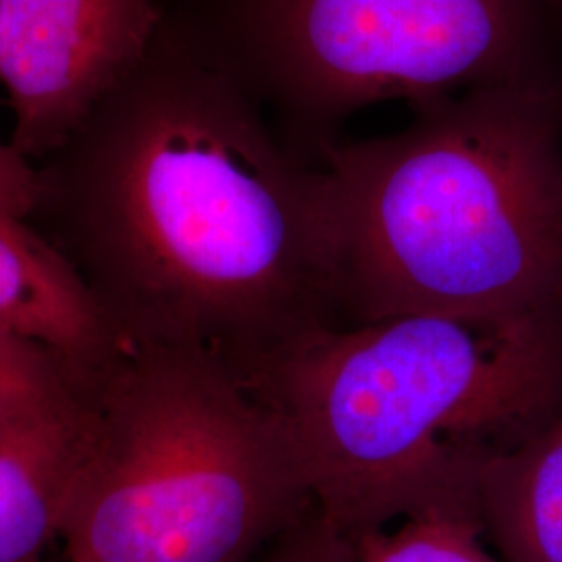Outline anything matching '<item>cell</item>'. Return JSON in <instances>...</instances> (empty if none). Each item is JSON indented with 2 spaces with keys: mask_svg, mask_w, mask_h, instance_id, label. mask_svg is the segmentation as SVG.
Here are the masks:
<instances>
[{
  "mask_svg": "<svg viewBox=\"0 0 562 562\" xmlns=\"http://www.w3.org/2000/svg\"><path fill=\"white\" fill-rule=\"evenodd\" d=\"M0 331L41 344L83 375L123 350L76 267L34 223L7 211H0Z\"/></svg>",
  "mask_w": 562,
  "mask_h": 562,
  "instance_id": "52a82bcc",
  "label": "cell"
},
{
  "mask_svg": "<svg viewBox=\"0 0 562 562\" xmlns=\"http://www.w3.org/2000/svg\"><path fill=\"white\" fill-rule=\"evenodd\" d=\"M482 519L467 510H427L352 538L357 562H506L483 543Z\"/></svg>",
  "mask_w": 562,
  "mask_h": 562,
  "instance_id": "30bf717a",
  "label": "cell"
},
{
  "mask_svg": "<svg viewBox=\"0 0 562 562\" xmlns=\"http://www.w3.org/2000/svg\"><path fill=\"white\" fill-rule=\"evenodd\" d=\"M90 425L78 398L0 422V562L41 561L59 540Z\"/></svg>",
  "mask_w": 562,
  "mask_h": 562,
  "instance_id": "ba28073f",
  "label": "cell"
},
{
  "mask_svg": "<svg viewBox=\"0 0 562 562\" xmlns=\"http://www.w3.org/2000/svg\"><path fill=\"white\" fill-rule=\"evenodd\" d=\"M36 562H41V561H36Z\"/></svg>",
  "mask_w": 562,
  "mask_h": 562,
  "instance_id": "9a60e30c",
  "label": "cell"
},
{
  "mask_svg": "<svg viewBox=\"0 0 562 562\" xmlns=\"http://www.w3.org/2000/svg\"><path fill=\"white\" fill-rule=\"evenodd\" d=\"M338 323L562 313V78L417 106L398 134L317 162Z\"/></svg>",
  "mask_w": 562,
  "mask_h": 562,
  "instance_id": "3957f363",
  "label": "cell"
},
{
  "mask_svg": "<svg viewBox=\"0 0 562 562\" xmlns=\"http://www.w3.org/2000/svg\"><path fill=\"white\" fill-rule=\"evenodd\" d=\"M38 202V167L11 142H0V211L30 220Z\"/></svg>",
  "mask_w": 562,
  "mask_h": 562,
  "instance_id": "4fadbf2b",
  "label": "cell"
},
{
  "mask_svg": "<svg viewBox=\"0 0 562 562\" xmlns=\"http://www.w3.org/2000/svg\"><path fill=\"white\" fill-rule=\"evenodd\" d=\"M88 398L69 562H250L313 506L280 423L213 352L123 346Z\"/></svg>",
  "mask_w": 562,
  "mask_h": 562,
  "instance_id": "277c9868",
  "label": "cell"
},
{
  "mask_svg": "<svg viewBox=\"0 0 562 562\" xmlns=\"http://www.w3.org/2000/svg\"><path fill=\"white\" fill-rule=\"evenodd\" d=\"M278 419L313 504L357 538L477 513L487 462L562 401V313L331 323L234 369Z\"/></svg>",
  "mask_w": 562,
  "mask_h": 562,
  "instance_id": "7a4b0ae2",
  "label": "cell"
},
{
  "mask_svg": "<svg viewBox=\"0 0 562 562\" xmlns=\"http://www.w3.org/2000/svg\"><path fill=\"white\" fill-rule=\"evenodd\" d=\"M162 21L157 0H0L9 142L48 157L140 65Z\"/></svg>",
  "mask_w": 562,
  "mask_h": 562,
  "instance_id": "8992f818",
  "label": "cell"
},
{
  "mask_svg": "<svg viewBox=\"0 0 562 562\" xmlns=\"http://www.w3.org/2000/svg\"><path fill=\"white\" fill-rule=\"evenodd\" d=\"M88 378L36 341L0 331V422L78 398Z\"/></svg>",
  "mask_w": 562,
  "mask_h": 562,
  "instance_id": "8fae6325",
  "label": "cell"
},
{
  "mask_svg": "<svg viewBox=\"0 0 562 562\" xmlns=\"http://www.w3.org/2000/svg\"><path fill=\"white\" fill-rule=\"evenodd\" d=\"M250 562H357L348 533L313 504Z\"/></svg>",
  "mask_w": 562,
  "mask_h": 562,
  "instance_id": "7c38bea8",
  "label": "cell"
},
{
  "mask_svg": "<svg viewBox=\"0 0 562 562\" xmlns=\"http://www.w3.org/2000/svg\"><path fill=\"white\" fill-rule=\"evenodd\" d=\"M38 167L30 217L123 346L234 369L338 323L322 169L178 21Z\"/></svg>",
  "mask_w": 562,
  "mask_h": 562,
  "instance_id": "6da1fadb",
  "label": "cell"
},
{
  "mask_svg": "<svg viewBox=\"0 0 562 562\" xmlns=\"http://www.w3.org/2000/svg\"><path fill=\"white\" fill-rule=\"evenodd\" d=\"M552 2H554V4H557V7H559V9H561V13H562V0H552Z\"/></svg>",
  "mask_w": 562,
  "mask_h": 562,
  "instance_id": "5bb4252c",
  "label": "cell"
},
{
  "mask_svg": "<svg viewBox=\"0 0 562 562\" xmlns=\"http://www.w3.org/2000/svg\"><path fill=\"white\" fill-rule=\"evenodd\" d=\"M552 0H202L178 21L317 165L344 121L554 71Z\"/></svg>",
  "mask_w": 562,
  "mask_h": 562,
  "instance_id": "5b68a950",
  "label": "cell"
},
{
  "mask_svg": "<svg viewBox=\"0 0 562 562\" xmlns=\"http://www.w3.org/2000/svg\"><path fill=\"white\" fill-rule=\"evenodd\" d=\"M483 531L506 562H562V401L521 442L487 462Z\"/></svg>",
  "mask_w": 562,
  "mask_h": 562,
  "instance_id": "9c48e42d",
  "label": "cell"
}]
</instances>
